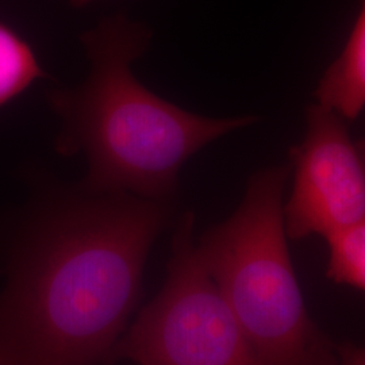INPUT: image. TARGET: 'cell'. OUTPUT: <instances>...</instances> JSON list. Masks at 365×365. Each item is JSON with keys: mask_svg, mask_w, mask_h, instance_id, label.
<instances>
[{"mask_svg": "<svg viewBox=\"0 0 365 365\" xmlns=\"http://www.w3.org/2000/svg\"><path fill=\"white\" fill-rule=\"evenodd\" d=\"M76 199L46 215L0 299V365H107L137 303L165 200Z\"/></svg>", "mask_w": 365, "mask_h": 365, "instance_id": "obj_1", "label": "cell"}, {"mask_svg": "<svg viewBox=\"0 0 365 365\" xmlns=\"http://www.w3.org/2000/svg\"><path fill=\"white\" fill-rule=\"evenodd\" d=\"M149 42L146 27L113 16L83 36L91 63L87 80L53 91L49 101L61 118L56 149L81 152L88 160L87 194H130L167 200L184 163L256 117L207 118L158 98L133 76L131 63Z\"/></svg>", "mask_w": 365, "mask_h": 365, "instance_id": "obj_2", "label": "cell"}, {"mask_svg": "<svg viewBox=\"0 0 365 365\" xmlns=\"http://www.w3.org/2000/svg\"><path fill=\"white\" fill-rule=\"evenodd\" d=\"M287 167L257 172L235 214L196 245L264 365H339L337 344L309 315L288 250Z\"/></svg>", "mask_w": 365, "mask_h": 365, "instance_id": "obj_3", "label": "cell"}, {"mask_svg": "<svg viewBox=\"0 0 365 365\" xmlns=\"http://www.w3.org/2000/svg\"><path fill=\"white\" fill-rule=\"evenodd\" d=\"M194 223L192 212L182 215L167 282L118 339L108 364L264 365L199 257Z\"/></svg>", "mask_w": 365, "mask_h": 365, "instance_id": "obj_4", "label": "cell"}, {"mask_svg": "<svg viewBox=\"0 0 365 365\" xmlns=\"http://www.w3.org/2000/svg\"><path fill=\"white\" fill-rule=\"evenodd\" d=\"M306 134L291 150L294 182L284 203L288 238L325 240L365 223V138H353L345 119L315 103Z\"/></svg>", "mask_w": 365, "mask_h": 365, "instance_id": "obj_5", "label": "cell"}, {"mask_svg": "<svg viewBox=\"0 0 365 365\" xmlns=\"http://www.w3.org/2000/svg\"><path fill=\"white\" fill-rule=\"evenodd\" d=\"M317 103L353 120L365 110V0L342 52L315 90Z\"/></svg>", "mask_w": 365, "mask_h": 365, "instance_id": "obj_6", "label": "cell"}, {"mask_svg": "<svg viewBox=\"0 0 365 365\" xmlns=\"http://www.w3.org/2000/svg\"><path fill=\"white\" fill-rule=\"evenodd\" d=\"M41 78H46V73L31 48L13 30L0 25V106Z\"/></svg>", "mask_w": 365, "mask_h": 365, "instance_id": "obj_7", "label": "cell"}, {"mask_svg": "<svg viewBox=\"0 0 365 365\" xmlns=\"http://www.w3.org/2000/svg\"><path fill=\"white\" fill-rule=\"evenodd\" d=\"M327 277L365 292V223L327 238Z\"/></svg>", "mask_w": 365, "mask_h": 365, "instance_id": "obj_8", "label": "cell"}, {"mask_svg": "<svg viewBox=\"0 0 365 365\" xmlns=\"http://www.w3.org/2000/svg\"><path fill=\"white\" fill-rule=\"evenodd\" d=\"M339 365H365V346L351 342L337 344Z\"/></svg>", "mask_w": 365, "mask_h": 365, "instance_id": "obj_9", "label": "cell"}, {"mask_svg": "<svg viewBox=\"0 0 365 365\" xmlns=\"http://www.w3.org/2000/svg\"><path fill=\"white\" fill-rule=\"evenodd\" d=\"M93 0H71V3L76 7H83V6H87L88 3H91Z\"/></svg>", "mask_w": 365, "mask_h": 365, "instance_id": "obj_10", "label": "cell"}]
</instances>
